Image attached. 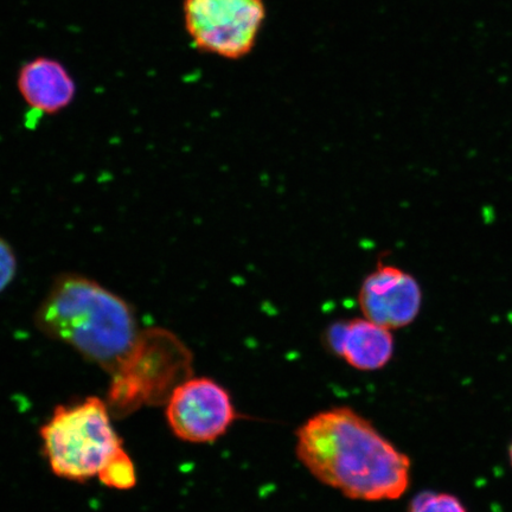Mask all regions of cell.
I'll return each mask as SVG.
<instances>
[{
  "mask_svg": "<svg viewBox=\"0 0 512 512\" xmlns=\"http://www.w3.org/2000/svg\"><path fill=\"white\" fill-rule=\"evenodd\" d=\"M165 407L172 433L191 444L214 443L238 419L228 390L209 377L191 376L179 384Z\"/></svg>",
  "mask_w": 512,
  "mask_h": 512,
  "instance_id": "obj_6",
  "label": "cell"
},
{
  "mask_svg": "<svg viewBox=\"0 0 512 512\" xmlns=\"http://www.w3.org/2000/svg\"><path fill=\"white\" fill-rule=\"evenodd\" d=\"M40 434L51 471L72 482L99 478L108 463L124 450L107 402L96 396L56 407Z\"/></svg>",
  "mask_w": 512,
  "mask_h": 512,
  "instance_id": "obj_4",
  "label": "cell"
},
{
  "mask_svg": "<svg viewBox=\"0 0 512 512\" xmlns=\"http://www.w3.org/2000/svg\"><path fill=\"white\" fill-rule=\"evenodd\" d=\"M510 460H511V465H512V444H511V447H510Z\"/></svg>",
  "mask_w": 512,
  "mask_h": 512,
  "instance_id": "obj_13",
  "label": "cell"
},
{
  "mask_svg": "<svg viewBox=\"0 0 512 512\" xmlns=\"http://www.w3.org/2000/svg\"><path fill=\"white\" fill-rule=\"evenodd\" d=\"M296 454L318 482L354 501H396L411 484V459L349 407L307 419L296 432Z\"/></svg>",
  "mask_w": 512,
  "mask_h": 512,
  "instance_id": "obj_1",
  "label": "cell"
},
{
  "mask_svg": "<svg viewBox=\"0 0 512 512\" xmlns=\"http://www.w3.org/2000/svg\"><path fill=\"white\" fill-rule=\"evenodd\" d=\"M357 300L364 318L398 330L419 316L422 291L412 274L380 261L363 279Z\"/></svg>",
  "mask_w": 512,
  "mask_h": 512,
  "instance_id": "obj_7",
  "label": "cell"
},
{
  "mask_svg": "<svg viewBox=\"0 0 512 512\" xmlns=\"http://www.w3.org/2000/svg\"><path fill=\"white\" fill-rule=\"evenodd\" d=\"M99 480L108 488L117 490L132 489L137 483L136 467L125 451H120L100 473Z\"/></svg>",
  "mask_w": 512,
  "mask_h": 512,
  "instance_id": "obj_10",
  "label": "cell"
},
{
  "mask_svg": "<svg viewBox=\"0 0 512 512\" xmlns=\"http://www.w3.org/2000/svg\"><path fill=\"white\" fill-rule=\"evenodd\" d=\"M194 358L181 338L163 328L139 336L112 375L107 406L115 418L143 407L165 406L175 389L192 376Z\"/></svg>",
  "mask_w": 512,
  "mask_h": 512,
  "instance_id": "obj_3",
  "label": "cell"
},
{
  "mask_svg": "<svg viewBox=\"0 0 512 512\" xmlns=\"http://www.w3.org/2000/svg\"><path fill=\"white\" fill-rule=\"evenodd\" d=\"M408 512H467L456 496L441 492H421L415 496Z\"/></svg>",
  "mask_w": 512,
  "mask_h": 512,
  "instance_id": "obj_11",
  "label": "cell"
},
{
  "mask_svg": "<svg viewBox=\"0 0 512 512\" xmlns=\"http://www.w3.org/2000/svg\"><path fill=\"white\" fill-rule=\"evenodd\" d=\"M325 339L336 355L360 371L380 370L394 355L392 330L364 317L331 324Z\"/></svg>",
  "mask_w": 512,
  "mask_h": 512,
  "instance_id": "obj_8",
  "label": "cell"
},
{
  "mask_svg": "<svg viewBox=\"0 0 512 512\" xmlns=\"http://www.w3.org/2000/svg\"><path fill=\"white\" fill-rule=\"evenodd\" d=\"M37 329L112 373L139 336L126 299L79 273L56 277L35 313Z\"/></svg>",
  "mask_w": 512,
  "mask_h": 512,
  "instance_id": "obj_2",
  "label": "cell"
},
{
  "mask_svg": "<svg viewBox=\"0 0 512 512\" xmlns=\"http://www.w3.org/2000/svg\"><path fill=\"white\" fill-rule=\"evenodd\" d=\"M18 273V258L11 243L0 236V294L14 283Z\"/></svg>",
  "mask_w": 512,
  "mask_h": 512,
  "instance_id": "obj_12",
  "label": "cell"
},
{
  "mask_svg": "<svg viewBox=\"0 0 512 512\" xmlns=\"http://www.w3.org/2000/svg\"><path fill=\"white\" fill-rule=\"evenodd\" d=\"M262 0H185V27L208 53L240 59L254 47L265 19Z\"/></svg>",
  "mask_w": 512,
  "mask_h": 512,
  "instance_id": "obj_5",
  "label": "cell"
},
{
  "mask_svg": "<svg viewBox=\"0 0 512 512\" xmlns=\"http://www.w3.org/2000/svg\"><path fill=\"white\" fill-rule=\"evenodd\" d=\"M17 87L25 104L40 115L67 110L76 95V83L59 61L38 57L19 70Z\"/></svg>",
  "mask_w": 512,
  "mask_h": 512,
  "instance_id": "obj_9",
  "label": "cell"
}]
</instances>
